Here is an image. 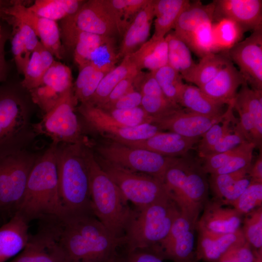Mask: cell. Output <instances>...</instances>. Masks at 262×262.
<instances>
[{"label": "cell", "instance_id": "cell-1", "mask_svg": "<svg viewBox=\"0 0 262 262\" xmlns=\"http://www.w3.org/2000/svg\"><path fill=\"white\" fill-rule=\"evenodd\" d=\"M55 224L65 262H104L122 246L93 211L65 214Z\"/></svg>", "mask_w": 262, "mask_h": 262}, {"label": "cell", "instance_id": "cell-2", "mask_svg": "<svg viewBox=\"0 0 262 262\" xmlns=\"http://www.w3.org/2000/svg\"><path fill=\"white\" fill-rule=\"evenodd\" d=\"M57 144L38 157L30 172L22 200L16 212L29 223L61 218L64 214L58 188Z\"/></svg>", "mask_w": 262, "mask_h": 262}, {"label": "cell", "instance_id": "cell-3", "mask_svg": "<svg viewBox=\"0 0 262 262\" xmlns=\"http://www.w3.org/2000/svg\"><path fill=\"white\" fill-rule=\"evenodd\" d=\"M84 153L93 212L114 237L122 242L133 209L101 167L89 145H85Z\"/></svg>", "mask_w": 262, "mask_h": 262}, {"label": "cell", "instance_id": "cell-4", "mask_svg": "<svg viewBox=\"0 0 262 262\" xmlns=\"http://www.w3.org/2000/svg\"><path fill=\"white\" fill-rule=\"evenodd\" d=\"M87 142L57 145L58 188L64 214L93 211L84 153Z\"/></svg>", "mask_w": 262, "mask_h": 262}, {"label": "cell", "instance_id": "cell-5", "mask_svg": "<svg viewBox=\"0 0 262 262\" xmlns=\"http://www.w3.org/2000/svg\"><path fill=\"white\" fill-rule=\"evenodd\" d=\"M206 174L198 160L187 155L166 171L163 182L170 198L181 213L196 224L209 200V185Z\"/></svg>", "mask_w": 262, "mask_h": 262}, {"label": "cell", "instance_id": "cell-6", "mask_svg": "<svg viewBox=\"0 0 262 262\" xmlns=\"http://www.w3.org/2000/svg\"><path fill=\"white\" fill-rule=\"evenodd\" d=\"M180 213L169 196L134 208L122 239V248L126 252L154 248L166 237Z\"/></svg>", "mask_w": 262, "mask_h": 262}, {"label": "cell", "instance_id": "cell-7", "mask_svg": "<svg viewBox=\"0 0 262 262\" xmlns=\"http://www.w3.org/2000/svg\"><path fill=\"white\" fill-rule=\"evenodd\" d=\"M35 132L29 108L11 85L0 86V155L23 149Z\"/></svg>", "mask_w": 262, "mask_h": 262}, {"label": "cell", "instance_id": "cell-8", "mask_svg": "<svg viewBox=\"0 0 262 262\" xmlns=\"http://www.w3.org/2000/svg\"><path fill=\"white\" fill-rule=\"evenodd\" d=\"M37 158L25 149L0 155V216L16 213Z\"/></svg>", "mask_w": 262, "mask_h": 262}, {"label": "cell", "instance_id": "cell-9", "mask_svg": "<svg viewBox=\"0 0 262 262\" xmlns=\"http://www.w3.org/2000/svg\"><path fill=\"white\" fill-rule=\"evenodd\" d=\"M96 150L98 157L109 163L132 171L152 176L162 182L167 169L178 159L132 147L113 140L98 145Z\"/></svg>", "mask_w": 262, "mask_h": 262}, {"label": "cell", "instance_id": "cell-10", "mask_svg": "<svg viewBox=\"0 0 262 262\" xmlns=\"http://www.w3.org/2000/svg\"><path fill=\"white\" fill-rule=\"evenodd\" d=\"M96 158L126 199L131 202L134 208H142L169 196L163 182L158 179L125 169L98 156Z\"/></svg>", "mask_w": 262, "mask_h": 262}, {"label": "cell", "instance_id": "cell-11", "mask_svg": "<svg viewBox=\"0 0 262 262\" xmlns=\"http://www.w3.org/2000/svg\"><path fill=\"white\" fill-rule=\"evenodd\" d=\"M77 102L72 88L44 114L40 121L33 124L35 133L49 137L52 143L58 145L86 141L82 138L81 125L75 113Z\"/></svg>", "mask_w": 262, "mask_h": 262}, {"label": "cell", "instance_id": "cell-12", "mask_svg": "<svg viewBox=\"0 0 262 262\" xmlns=\"http://www.w3.org/2000/svg\"><path fill=\"white\" fill-rule=\"evenodd\" d=\"M78 111L92 129L115 141L144 140L162 131L152 123L134 127L118 124L110 118L104 110L87 102L81 103Z\"/></svg>", "mask_w": 262, "mask_h": 262}, {"label": "cell", "instance_id": "cell-13", "mask_svg": "<svg viewBox=\"0 0 262 262\" xmlns=\"http://www.w3.org/2000/svg\"><path fill=\"white\" fill-rule=\"evenodd\" d=\"M60 32L79 31L112 36L118 30L105 0L85 1L73 15L62 20Z\"/></svg>", "mask_w": 262, "mask_h": 262}, {"label": "cell", "instance_id": "cell-14", "mask_svg": "<svg viewBox=\"0 0 262 262\" xmlns=\"http://www.w3.org/2000/svg\"><path fill=\"white\" fill-rule=\"evenodd\" d=\"M196 224L181 213L175 219L166 237L151 249L164 260L195 262V230Z\"/></svg>", "mask_w": 262, "mask_h": 262}, {"label": "cell", "instance_id": "cell-15", "mask_svg": "<svg viewBox=\"0 0 262 262\" xmlns=\"http://www.w3.org/2000/svg\"><path fill=\"white\" fill-rule=\"evenodd\" d=\"M228 54L250 88L262 91V28L234 45Z\"/></svg>", "mask_w": 262, "mask_h": 262}, {"label": "cell", "instance_id": "cell-16", "mask_svg": "<svg viewBox=\"0 0 262 262\" xmlns=\"http://www.w3.org/2000/svg\"><path fill=\"white\" fill-rule=\"evenodd\" d=\"M54 220L41 221L37 232L30 234L25 247L9 262H65Z\"/></svg>", "mask_w": 262, "mask_h": 262}, {"label": "cell", "instance_id": "cell-17", "mask_svg": "<svg viewBox=\"0 0 262 262\" xmlns=\"http://www.w3.org/2000/svg\"><path fill=\"white\" fill-rule=\"evenodd\" d=\"M5 19L10 17L21 21L31 27L41 43L58 59H61L64 48L60 29L56 21L39 16L25 6L20 0H11L4 11Z\"/></svg>", "mask_w": 262, "mask_h": 262}, {"label": "cell", "instance_id": "cell-18", "mask_svg": "<svg viewBox=\"0 0 262 262\" xmlns=\"http://www.w3.org/2000/svg\"><path fill=\"white\" fill-rule=\"evenodd\" d=\"M72 87L70 68L55 61L39 85L29 91L33 102L44 112L50 110Z\"/></svg>", "mask_w": 262, "mask_h": 262}, {"label": "cell", "instance_id": "cell-19", "mask_svg": "<svg viewBox=\"0 0 262 262\" xmlns=\"http://www.w3.org/2000/svg\"><path fill=\"white\" fill-rule=\"evenodd\" d=\"M226 112L215 116H204L186 111L178 109L164 116L152 118V124L162 131H169L189 137H201L213 125L221 122Z\"/></svg>", "mask_w": 262, "mask_h": 262}, {"label": "cell", "instance_id": "cell-20", "mask_svg": "<svg viewBox=\"0 0 262 262\" xmlns=\"http://www.w3.org/2000/svg\"><path fill=\"white\" fill-rule=\"evenodd\" d=\"M213 198L209 200L196 224V229L210 235L234 233L241 229L244 216L233 207Z\"/></svg>", "mask_w": 262, "mask_h": 262}, {"label": "cell", "instance_id": "cell-21", "mask_svg": "<svg viewBox=\"0 0 262 262\" xmlns=\"http://www.w3.org/2000/svg\"><path fill=\"white\" fill-rule=\"evenodd\" d=\"M213 21L230 19L246 32L262 28V0H215Z\"/></svg>", "mask_w": 262, "mask_h": 262}, {"label": "cell", "instance_id": "cell-22", "mask_svg": "<svg viewBox=\"0 0 262 262\" xmlns=\"http://www.w3.org/2000/svg\"><path fill=\"white\" fill-rule=\"evenodd\" d=\"M171 131H162L148 138L134 141H116L132 147L145 149L162 156L182 157L199 141Z\"/></svg>", "mask_w": 262, "mask_h": 262}, {"label": "cell", "instance_id": "cell-23", "mask_svg": "<svg viewBox=\"0 0 262 262\" xmlns=\"http://www.w3.org/2000/svg\"><path fill=\"white\" fill-rule=\"evenodd\" d=\"M245 81L230 60L212 80L199 88L212 100L228 105L233 101L238 88Z\"/></svg>", "mask_w": 262, "mask_h": 262}, {"label": "cell", "instance_id": "cell-24", "mask_svg": "<svg viewBox=\"0 0 262 262\" xmlns=\"http://www.w3.org/2000/svg\"><path fill=\"white\" fill-rule=\"evenodd\" d=\"M29 224L16 212L0 227V262L16 256L25 247L30 236Z\"/></svg>", "mask_w": 262, "mask_h": 262}, {"label": "cell", "instance_id": "cell-25", "mask_svg": "<svg viewBox=\"0 0 262 262\" xmlns=\"http://www.w3.org/2000/svg\"><path fill=\"white\" fill-rule=\"evenodd\" d=\"M197 232L196 259L207 262H218L229 251L246 241L242 229L234 233L219 235Z\"/></svg>", "mask_w": 262, "mask_h": 262}, {"label": "cell", "instance_id": "cell-26", "mask_svg": "<svg viewBox=\"0 0 262 262\" xmlns=\"http://www.w3.org/2000/svg\"><path fill=\"white\" fill-rule=\"evenodd\" d=\"M154 0L148 2L135 15L125 30L118 55L119 58L131 54L147 41L154 16Z\"/></svg>", "mask_w": 262, "mask_h": 262}, {"label": "cell", "instance_id": "cell-27", "mask_svg": "<svg viewBox=\"0 0 262 262\" xmlns=\"http://www.w3.org/2000/svg\"><path fill=\"white\" fill-rule=\"evenodd\" d=\"M5 19L13 26L12 51L17 68L23 74L33 52L40 41L32 28L27 24L10 17Z\"/></svg>", "mask_w": 262, "mask_h": 262}, {"label": "cell", "instance_id": "cell-28", "mask_svg": "<svg viewBox=\"0 0 262 262\" xmlns=\"http://www.w3.org/2000/svg\"><path fill=\"white\" fill-rule=\"evenodd\" d=\"M214 9V0L207 4L199 0L190 1L176 22L174 34L186 44L191 33L199 25L213 22Z\"/></svg>", "mask_w": 262, "mask_h": 262}, {"label": "cell", "instance_id": "cell-29", "mask_svg": "<svg viewBox=\"0 0 262 262\" xmlns=\"http://www.w3.org/2000/svg\"><path fill=\"white\" fill-rule=\"evenodd\" d=\"M189 0H154V32L151 38L165 37L174 29L182 11L189 4Z\"/></svg>", "mask_w": 262, "mask_h": 262}, {"label": "cell", "instance_id": "cell-30", "mask_svg": "<svg viewBox=\"0 0 262 262\" xmlns=\"http://www.w3.org/2000/svg\"><path fill=\"white\" fill-rule=\"evenodd\" d=\"M138 69L155 71L168 64L167 44L165 37L151 38L130 54Z\"/></svg>", "mask_w": 262, "mask_h": 262}, {"label": "cell", "instance_id": "cell-31", "mask_svg": "<svg viewBox=\"0 0 262 262\" xmlns=\"http://www.w3.org/2000/svg\"><path fill=\"white\" fill-rule=\"evenodd\" d=\"M179 104L186 111L196 114L215 116L222 115L224 105L212 100L195 85L184 83Z\"/></svg>", "mask_w": 262, "mask_h": 262}, {"label": "cell", "instance_id": "cell-32", "mask_svg": "<svg viewBox=\"0 0 262 262\" xmlns=\"http://www.w3.org/2000/svg\"><path fill=\"white\" fill-rule=\"evenodd\" d=\"M139 71L141 70L137 67L131 54L125 56L118 66L103 77L94 94L87 102L96 106L99 105L120 81Z\"/></svg>", "mask_w": 262, "mask_h": 262}, {"label": "cell", "instance_id": "cell-33", "mask_svg": "<svg viewBox=\"0 0 262 262\" xmlns=\"http://www.w3.org/2000/svg\"><path fill=\"white\" fill-rule=\"evenodd\" d=\"M55 61L54 55L40 42L33 52L23 71L22 87L29 91L37 86Z\"/></svg>", "mask_w": 262, "mask_h": 262}, {"label": "cell", "instance_id": "cell-34", "mask_svg": "<svg viewBox=\"0 0 262 262\" xmlns=\"http://www.w3.org/2000/svg\"><path fill=\"white\" fill-rule=\"evenodd\" d=\"M165 39L167 44V65L180 73L186 81L196 65L190 49L173 32L168 33Z\"/></svg>", "mask_w": 262, "mask_h": 262}, {"label": "cell", "instance_id": "cell-35", "mask_svg": "<svg viewBox=\"0 0 262 262\" xmlns=\"http://www.w3.org/2000/svg\"><path fill=\"white\" fill-rule=\"evenodd\" d=\"M243 106L251 115L255 130V147L261 149L262 143V91L251 88L245 81L234 99Z\"/></svg>", "mask_w": 262, "mask_h": 262}, {"label": "cell", "instance_id": "cell-36", "mask_svg": "<svg viewBox=\"0 0 262 262\" xmlns=\"http://www.w3.org/2000/svg\"><path fill=\"white\" fill-rule=\"evenodd\" d=\"M84 1L82 0H36L28 8L39 16L57 21L75 14Z\"/></svg>", "mask_w": 262, "mask_h": 262}, {"label": "cell", "instance_id": "cell-37", "mask_svg": "<svg viewBox=\"0 0 262 262\" xmlns=\"http://www.w3.org/2000/svg\"><path fill=\"white\" fill-rule=\"evenodd\" d=\"M230 60L228 51L206 55L196 64L186 82L200 88L212 80Z\"/></svg>", "mask_w": 262, "mask_h": 262}, {"label": "cell", "instance_id": "cell-38", "mask_svg": "<svg viewBox=\"0 0 262 262\" xmlns=\"http://www.w3.org/2000/svg\"><path fill=\"white\" fill-rule=\"evenodd\" d=\"M212 32L216 53L228 51L241 41L245 32L238 24L227 18L213 21Z\"/></svg>", "mask_w": 262, "mask_h": 262}, {"label": "cell", "instance_id": "cell-39", "mask_svg": "<svg viewBox=\"0 0 262 262\" xmlns=\"http://www.w3.org/2000/svg\"><path fill=\"white\" fill-rule=\"evenodd\" d=\"M234 100L228 105L226 116L221 122L213 125L198 141L197 151L200 158L207 155L222 137L233 131L238 122L233 114Z\"/></svg>", "mask_w": 262, "mask_h": 262}, {"label": "cell", "instance_id": "cell-40", "mask_svg": "<svg viewBox=\"0 0 262 262\" xmlns=\"http://www.w3.org/2000/svg\"><path fill=\"white\" fill-rule=\"evenodd\" d=\"M149 0H105L117 26L118 33L123 35L135 15Z\"/></svg>", "mask_w": 262, "mask_h": 262}, {"label": "cell", "instance_id": "cell-41", "mask_svg": "<svg viewBox=\"0 0 262 262\" xmlns=\"http://www.w3.org/2000/svg\"><path fill=\"white\" fill-rule=\"evenodd\" d=\"M152 72L164 96L171 102L179 104L184 84L180 74L168 65Z\"/></svg>", "mask_w": 262, "mask_h": 262}, {"label": "cell", "instance_id": "cell-42", "mask_svg": "<svg viewBox=\"0 0 262 262\" xmlns=\"http://www.w3.org/2000/svg\"><path fill=\"white\" fill-rule=\"evenodd\" d=\"M186 44L201 58L211 53H217L213 35L212 22L199 25L191 33Z\"/></svg>", "mask_w": 262, "mask_h": 262}, {"label": "cell", "instance_id": "cell-43", "mask_svg": "<svg viewBox=\"0 0 262 262\" xmlns=\"http://www.w3.org/2000/svg\"><path fill=\"white\" fill-rule=\"evenodd\" d=\"M113 37H108L90 54L89 63L97 70L108 72L114 69L119 59Z\"/></svg>", "mask_w": 262, "mask_h": 262}, {"label": "cell", "instance_id": "cell-44", "mask_svg": "<svg viewBox=\"0 0 262 262\" xmlns=\"http://www.w3.org/2000/svg\"><path fill=\"white\" fill-rule=\"evenodd\" d=\"M245 239L254 250L262 249V207L244 216L241 227Z\"/></svg>", "mask_w": 262, "mask_h": 262}, {"label": "cell", "instance_id": "cell-45", "mask_svg": "<svg viewBox=\"0 0 262 262\" xmlns=\"http://www.w3.org/2000/svg\"><path fill=\"white\" fill-rule=\"evenodd\" d=\"M231 206L243 216L262 207V183L251 181Z\"/></svg>", "mask_w": 262, "mask_h": 262}, {"label": "cell", "instance_id": "cell-46", "mask_svg": "<svg viewBox=\"0 0 262 262\" xmlns=\"http://www.w3.org/2000/svg\"><path fill=\"white\" fill-rule=\"evenodd\" d=\"M104 111L112 120L121 125L134 127L147 123H152V117L149 116L141 106L125 109H111Z\"/></svg>", "mask_w": 262, "mask_h": 262}, {"label": "cell", "instance_id": "cell-47", "mask_svg": "<svg viewBox=\"0 0 262 262\" xmlns=\"http://www.w3.org/2000/svg\"><path fill=\"white\" fill-rule=\"evenodd\" d=\"M141 106L152 118H160L182 108L165 96H146L142 98Z\"/></svg>", "mask_w": 262, "mask_h": 262}, {"label": "cell", "instance_id": "cell-48", "mask_svg": "<svg viewBox=\"0 0 262 262\" xmlns=\"http://www.w3.org/2000/svg\"><path fill=\"white\" fill-rule=\"evenodd\" d=\"M250 167L230 173L210 174L208 180L209 188L214 195V198L218 199L228 187L237 181L248 176Z\"/></svg>", "mask_w": 262, "mask_h": 262}, {"label": "cell", "instance_id": "cell-49", "mask_svg": "<svg viewBox=\"0 0 262 262\" xmlns=\"http://www.w3.org/2000/svg\"><path fill=\"white\" fill-rule=\"evenodd\" d=\"M255 148V145L253 143L247 142L244 148L240 152L227 164L212 174L230 173L250 167L252 164L253 152Z\"/></svg>", "mask_w": 262, "mask_h": 262}, {"label": "cell", "instance_id": "cell-50", "mask_svg": "<svg viewBox=\"0 0 262 262\" xmlns=\"http://www.w3.org/2000/svg\"><path fill=\"white\" fill-rule=\"evenodd\" d=\"M247 142H248L244 143L230 150L203 158L204 162L201 165L204 171L207 174H212L215 172L240 152L244 148Z\"/></svg>", "mask_w": 262, "mask_h": 262}, {"label": "cell", "instance_id": "cell-51", "mask_svg": "<svg viewBox=\"0 0 262 262\" xmlns=\"http://www.w3.org/2000/svg\"><path fill=\"white\" fill-rule=\"evenodd\" d=\"M134 87L142 96H164L152 71H140L136 76Z\"/></svg>", "mask_w": 262, "mask_h": 262}, {"label": "cell", "instance_id": "cell-52", "mask_svg": "<svg viewBox=\"0 0 262 262\" xmlns=\"http://www.w3.org/2000/svg\"><path fill=\"white\" fill-rule=\"evenodd\" d=\"M248 141L238 121L233 131L222 137L206 156L230 150Z\"/></svg>", "mask_w": 262, "mask_h": 262}, {"label": "cell", "instance_id": "cell-53", "mask_svg": "<svg viewBox=\"0 0 262 262\" xmlns=\"http://www.w3.org/2000/svg\"><path fill=\"white\" fill-rule=\"evenodd\" d=\"M139 72L133 73L120 81L104 101L97 107L105 109L134 87V82Z\"/></svg>", "mask_w": 262, "mask_h": 262}, {"label": "cell", "instance_id": "cell-54", "mask_svg": "<svg viewBox=\"0 0 262 262\" xmlns=\"http://www.w3.org/2000/svg\"><path fill=\"white\" fill-rule=\"evenodd\" d=\"M142 98L141 94L133 87L116 101L102 110L125 109L141 106Z\"/></svg>", "mask_w": 262, "mask_h": 262}, {"label": "cell", "instance_id": "cell-55", "mask_svg": "<svg viewBox=\"0 0 262 262\" xmlns=\"http://www.w3.org/2000/svg\"><path fill=\"white\" fill-rule=\"evenodd\" d=\"M125 252V262H164L158 254L150 249H137Z\"/></svg>", "mask_w": 262, "mask_h": 262}, {"label": "cell", "instance_id": "cell-56", "mask_svg": "<svg viewBox=\"0 0 262 262\" xmlns=\"http://www.w3.org/2000/svg\"><path fill=\"white\" fill-rule=\"evenodd\" d=\"M6 29L0 24V82L6 80L8 66L5 56V45L9 37Z\"/></svg>", "mask_w": 262, "mask_h": 262}, {"label": "cell", "instance_id": "cell-57", "mask_svg": "<svg viewBox=\"0 0 262 262\" xmlns=\"http://www.w3.org/2000/svg\"><path fill=\"white\" fill-rule=\"evenodd\" d=\"M248 175L252 181L262 183V154L260 153L258 158L251 164Z\"/></svg>", "mask_w": 262, "mask_h": 262}, {"label": "cell", "instance_id": "cell-58", "mask_svg": "<svg viewBox=\"0 0 262 262\" xmlns=\"http://www.w3.org/2000/svg\"><path fill=\"white\" fill-rule=\"evenodd\" d=\"M126 252L121 247L109 259L104 262H125Z\"/></svg>", "mask_w": 262, "mask_h": 262}, {"label": "cell", "instance_id": "cell-59", "mask_svg": "<svg viewBox=\"0 0 262 262\" xmlns=\"http://www.w3.org/2000/svg\"><path fill=\"white\" fill-rule=\"evenodd\" d=\"M233 248L226 253L218 261V262H237L235 259Z\"/></svg>", "mask_w": 262, "mask_h": 262}, {"label": "cell", "instance_id": "cell-60", "mask_svg": "<svg viewBox=\"0 0 262 262\" xmlns=\"http://www.w3.org/2000/svg\"><path fill=\"white\" fill-rule=\"evenodd\" d=\"M9 3L10 1L0 0V18L4 19L5 16L4 11Z\"/></svg>", "mask_w": 262, "mask_h": 262}, {"label": "cell", "instance_id": "cell-61", "mask_svg": "<svg viewBox=\"0 0 262 262\" xmlns=\"http://www.w3.org/2000/svg\"><path fill=\"white\" fill-rule=\"evenodd\" d=\"M254 262H262V249L255 250V257Z\"/></svg>", "mask_w": 262, "mask_h": 262}]
</instances>
